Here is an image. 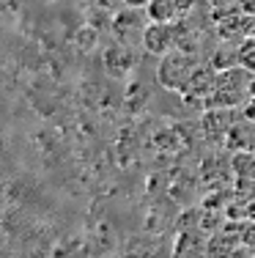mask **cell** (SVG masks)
Masks as SVG:
<instances>
[{"instance_id": "15", "label": "cell", "mask_w": 255, "mask_h": 258, "mask_svg": "<svg viewBox=\"0 0 255 258\" xmlns=\"http://www.w3.org/2000/svg\"><path fill=\"white\" fill-rule=\"evenodd\" d=\"M211 9H228V6H239V0H209Z\"/></svg>"}, {"instance_id": "7", "label": "cell", "mask_w": 255, "mask_h": 258, "mask_svg": "<svg viewBox=\"0 0 255 258\" xmlns=\"http://www.w3.org/2000/svg\"><path fill=\"white\" fill-rule=\"evenodd\" d=\"M145 25H148V17H145L143 9H135V6H126L113 17V33L118 36V41H129L132 39L129 33L143 36Z\"/></svg>"}, {"instance_id": "16", "label": "cell", "mask_w": 255, "mask_h": 258, "mask_svg": "<svg viewBox=\"0 0 255 258\" xmlns=\"http://www.w3.org/2000/svg\"><path fill=\"white\" fill-rule=\"evenodd\" d=\"M126 6H135V9H145V3H148V0H124Z\"/></svg>"}, {"instance_id": "2", "label": "cell", "mask_w": 255, "mask_h": 258, "mask_svg": "<svg viewBox=\"0 0 255 258\" xmlns=\"http://www.w3.org/2000/svg\"><path fill=\"white\" fill-rule=\"evenodd\" d=\"M198 55L192 52H184V50H170L159 58V63H156V83L162 85L165 91H173V94H181V91L187 88V83L192 80L198 69Z\"/></svg>"}, {"instance_id": "11", "label": "cell", "mask_w": 255, "mask_h": 258, "mask_svg": "<svg viewBox=\"0 0 255 258\" xmlns=\"http://www.w3.org/2000/svg\"><path fill=\"white\" fill-rule=\"evenodd\" d=\"M209 63L214 66L217 72H225V69H233V66H241L239 63V44H236V41H222L220 39V47L211 52Z\"/></svg>"}, {"instance_id": "5", "label": "cell", "mask_w": 255, "mask_h": 258, "mask_svg": "<svg viewBox=\"0 0 255 258\" xmlns=\"http://www.w3.org/2000/svg\"><path fill=\"white\" fill-rule=\"evenodd\" d=\"M214 83H217V69L211 63H198L195 75L192 80L187 83V88L181 91V99L187 104H200V107H206V102H209L211 91H214Z\"/></svg>"}, {"instance_id": "8", "label": "cell", "mask_w": 255, "mask_h": 258, "mask_svg": "<svg viewBox=\"0 0 255 258\" xmlns=\"http://www.w3.org/2000/svg\"><path fill=\"white\" fill-rule=\"evenodd\" d=\"M222 146L230 154L233 151H255V121L241 113V118H236L233 126L228 129V138Z\"/></svg>"}, {"instance_id": "9", "label": "cell", "mask_w": 255, "mask_h": 258, "mask_svg": "<svg viewBox=\"0 0 255 258\" xmlns=\"http://www.w3.org/2000/svg\"><path fill=\"white\" fill-rule=\"evenodd\" d=\"M239 247H244L241 233H239V225L230 223V225H225V228L217 233V236H211L209 255L211 258H233V255H239Z\"/></svg>"}, {"instance_id": "14", "label": "cell", "mask_w": 255, "mask_h": 258, "mask_svg": "<svg viewBox=\"0 0 255 258\" xmlns=\"http://www.w3.org/2000/svg\"><path fill=\"white\" fill-rule=\"evenodd\" d=\"M239 9L244 11V14L255 17V0H239Z\"/></svg>"}, {"instance_id": "4", "label": "cell", "mask_w": 255, "mask_h": 258, "mask_svg": "<svg viewBox=\"0 0 255 258\" xmlns=\"http://www.w3.org/2000/svg\"><path fill=\"white\" fill-rule=\"evenodd\" d=\"M143 50L154 58H162L165 52L176 50V22H151L145 25L143 36H140Z\"/></svg>"}, {"instance_id": "6", "label": "cell", "mask_w": 255, "mask_h": 258, "mask_svg": "<svg viewBox=\"0 0 255 258\" xmlns=\"http://www.w3.org/2000/svg\"><path fill=\"white\" fill-rule=\"evenodd\" d=\"M137 58H135V50H132L126 41H115L105 50V69L107 75L115 77V80H126L132 77V69H135Z\"/></svg>"}, {"instance_id": "13", "label": "cell", "mask_w": 255, "mask_h": 258, "mask_svg": "<svg viewBox=\"0 0 255 258\" xmlns=\"http://www.w3.org/2000/svg\"><path fill=\"white\" fill-rule=\"evenodd\" d=\"M241 113H244L247 118H252V121H255V88H252V96H250V102H247L244 107H241Z\"/></svg>"}, {"instance_id": "10", "label": "cell", "mask_w": 255, "mask_h": 258, "mask_svg": "<svg viewBox=\"0 0 255 258\" xmlns=\"http://www.w3.org/2000/svg\"><path fill=\"white\" fill-rule=\"evenodd\" d=\"M230 168L236 173V187H255V151H233Z\"/></svg>"}, {"instance_id": "17", "label": "cell", "mask_w": 255, "mask_h": 258, "mask_svg": "<svg viewBox=\"0 0 255 258\" xmlns=\"http://www.w3.org/2000/svg\"><path fill=\"white\" fill-rule=\"evenodd\" d=\"M252 258H255V255H252Z\"/></svg>"}, {"instance_id": "3", "label": "cell", "mask_w": 255, "mask_h": 258, "mask_svg": "<svg viewBox=\"0 0 255 258\" xmlns=\"http://www.w3.org/2000/svg\"><path fill=\"white\" fill-rule=\"evenodd\" d=\"M241 110H230V107H206L203 118H200V129H203V138L211 143H225L228 129L233 126V121L239 118Z\"/></svg>"}, {"instance_id": "1", "label": "cell", "mask_w": 255, "mask_h": 258, "mask_svg": "<svg viewBox=\"0 0 255 258\" xmlns=\"http://www.w3.org/2000/svg\"><path fill=\"white\" fill-rule=\"evenodd\" d=\"M252 83H255V75L247 72L244 66H233V69L217 72V83H214V91H211L206 107L241 110L252 96Z\"/></svg>"}, {"instance_id": "12", "label": "cell", "mask_w": 255, "mask_h": 258, "mask_svg": "<svg viewBox=\"0 0 255 258\" xmlns=\"http://www.w3.org/2000/svg\"><path fill=\"white\" fill-rule=\"evenodd\" d=\"M239 63L255 75V36H247L239 41Z\"/></svg>"}]
</instances>
